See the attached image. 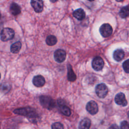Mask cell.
<instances>
[{
	"instance_id": "obj_1",
	"label": "cell",
	"mask_w": 129,
	"mask_h": 129,
	"mask_svg": "<svg viewBox=\"0 0 129 129\" xmlns=\"http://www.w3.org/2000/svg\"><path fill=\"white\" fill-rule=\"evenodd\" d=\"M14 113L18 115L26 116L29 119L30 121L35 122L38 118V115L36 110L30 107H25L20 108H17L14 110Z\"/></svg>"
},
{
	"instance_id": "obj_2",
	"label": "cell",
	"mask_w": 129,
	"mask_h": 129,
	"mask_svg": "<svg viewBox=\"0 0 129 129\" xmlns=\"http://www.w3.org/2000/svg\"><path fill=\"white\" fill-rule=\"evenodd\" d=\"M39 101L41 106L47 109H52L55 106L54 101L50 96H41L39 98Z\"/></svg>"
},
{
	"instance_id": "obj_3",
	"label": "cell",
	"mask_w": 129,
	"mask_h": 129,
	"mask_svg": "<svg viewBox=\"0 0 129 129\" xmlns=\"http://www.w3.org/2000/svg\"><path fill=\"white\" fill-rule=\"evenodd\" d=\"M15 36L14 30L9 27L4 28L1 34V40L2 41L5 42L11 40Z\"/></svg>"
},
{
	"instance_id": "obj_4",
	"label": "cell",
	"mask_w": 129,
	"mask_h": 129,
	"mask_svg": "<svg viewBox=\"0 0 129 129\" xmlns=\"http://www.w3.org/2000/svg\"><path fill=\"white\" fill-rule=\"evenodd\" d=\"M108 89L107 86L104 83L98 84L95 87V92L100 98H104L107 95Z\"/></svg>"
},
{
	"instance_id": "obj_5",
	"label": "cell",
	"mask_w": 129,
	"mask_h": 129,
	"mask_svg": "<svg viewBox=\"0 0 129 129\" xmlns=\"http://www.w3.org/2000/svg\"><path fill=\"white\" fill-rule=\"evenodd\" d=\"M99 32L103 37H108L111 35L113 32V29L110 24L104 23L100 26Z\"/></svg>"
},
{
	"instance_id": "obj_6",
	"label": "cell",
	"mask_w": 129,
	"mask_h": 129,
	"mask_svg": "<svg viewBox=\"0 0 129 129\" xmlns=\"http://www.w3.org/2000/svg\"><path fill=\"white\" fill-rule=\"evenodd\" d=\"M104 65L103 59L100 56L95 57L92 61V67L96 71H101Z\"/></svg>"
},
{
	"instance_id": "obj_7",
	"label": "cell",
	"mask_w": 129,
	"mask_h": 129,
	"mask_svg": "<svg viewBox=\"0 0 129 129\" xmlns=\"http://www.w3.org/2000/svg\"><path fill=\"white\" fill-rule=\"evenodd\" d=\"M67 53L66 52L61 49H58L54 52V60L58 63L63 62L66 58Z\"/></svg>"
},
{
	"instance_id": "obj_8",
	"label": "cell",
	"mask_w": 129,
	"mask_h": 129,
	"mask_svg": "<svg viewBox=\"0 0 129 129\" xmlns=\"http://www.w3.org/2000/svg\"><path fill=\"white\" fill-rule=\"evenodd\" d=\"M86 108L87 111L92 115L96 114L98 111L97 103L93 100H91L87 103Z\"/></svg>"
},
{
	"instance_id": "obj_9",
	"label": "cell",
	"mask_w": 129,
	"mask_h": 129,
	"mask_svg": "<svg viewBox=\"0 0 129 129\" xmlns=\"http://www.w3.org/2000/svg\"><path fill=\"white\" fill-rule=\"evenodd\" d=\"M114 100L115 103L118 105L125 106L127 105V101L125 98V96L122 92H119L115 95Z\"/></svg>"
},
{
	"instance_id": "obj_10",
	"label": "cell",
	"mask_w": 129,
	"mask_h": 129,
	"mask_svg": "<svg viewBox=\"0 0 129 129\" xmlns=\"http://www.w3.org/2000/svg\"><path fill=\"white\" fill-rule=\"evenodd\" d=\"M31 5L36 13H41L43 10V2L42 0H31Z\"/></svg>"
},
{
	"instance_id": "obj_11",
	"label": "cell",
	"mask_w": 129,
	"mask_h": 129,
	"mask_svg": "<svg viewBox=\"0 0 129 129\" xmlns=\"http://www.w3.org/2000/svg\"><path fill=\"white\" fill-rule=\"evenodd\" d=\"M33 85L37 87H42L45 83L44 78L41 75H37L34 77L32 80Z\"/></svg>"
},
{
	"instance_id": "obj_12",
	"label": "cell",
	"mask_w": 129,
	"mask_h": 129,
	"mask_svg": "<svg viewBox=\"0 0 129 129\" xmlns=\"http://www.w3.org/2000/svg\"><path fill=\"white\" fill-rule=\"evenodd\" d=\"M91 124V120L88 118H84L82 119L79 124V129H90Z\"/></svg>"
},
{
	"instance_id": "obj_13",
	"label": "cell",
	"mask_w": 129,
	"mask_h": 129,
	"mask_svg": "<svg viewBox=\"0 0 129 129\" xmlns=\"http://www.w3.org/2000/svg\"><path fill=\"white\" fill-rule=\"evenodd\" d=\"M73 15L78 20H82L85 18L86 14L83 9L80 8L75 10L73 13Z\"/></svg>"
},
{
	"instance_id": "obj_14",
	"label": "cell",
	"mask_w": 129,
	"mask_h": 129,
	"mask_svg": "<svg viewBox=\"0 0 129 129\" xmlns=\"http://www.w3.org/2000/svg\"><path fill=\"white\" fill-rule=\"evenodd\" d=\"M124 56V51L120 48L117 49L113 52V57L114 60L117 61H119L121 60Z\"/></svg>"
},
{
	"instance_id": "obj_15",
	"label": "cell",
	"mask_w": 129,
	"mask_h": 129,
	"mask_svg": "<svg viewBox=\"0 0 129 129\" xmlns=\"http://www.w3.org/2000/svg\"><path fill=\"white\" fill-rule=\"evenodd\" d=\"M10 10L11 13L12 15L14 16H16L19 15L21 13V9L18 4L14 2V3H12L10 5Z\"/></svg>"
},
{
	"instance_id": "obj_16",
	"label": "cell",
	"mask_w": 129,
	"mask_h": 129,
	"mask_svg": "<svg viewBox=\"0 0 129 129\" xmlns=\"http://www.w3.org/2000/svg\"><path fill=\"white\" fill-rule=\"evenodd\" d=\"M68 80L70 82H74L76 80L77 77L74 73L71 64H69L68 65Z\"/></svg>"
},
{
	"instance_id": "obj_17",
	"label": "cell",
	"mask_w": 129,
	"mask_h": 129,
	"mask_svg": "<svg viewBox=\"0 0 129 129\" xmlns=\"http://www.w3.org/2000/svg\"><path fill=\"white\" fill-rule=\"evenodd\" d=\"M22 47V44L20 41L16 42L12 44L10 47V50L13 53H17L19 52Z\"/></svg>"
},
{
	"instance_id": "obj_18",
	"label": "cell",
	"mask_w": 129,
	"mask_h": 129,
	"mask_svg": "<svg viewBox=\"0 0 129 129\" xmlns=\"http://www.w3.org/2000/svg\"><path fill=\"white\" fill-rule=\"evenodd\" d=\"M119 15L121 18H126L129 16V6L122 7L119 12Z\"/></svg>"
},
{
	"instance_id": "obj_19",
	"label": "cell",
	"mask_w": 129,
	"mask_h": 129,
	"mask_svg": "<svg viewBox=\"0 0 129 129\" xmlns=\"http://www.w3.org/2000/svg\"><path fill=\"white\" fill-rule=\"evenodd\" d=\"M57 40L56 37L55 36L52 35H50L46 37V40H45L46 43L48 46L54 45L57 43Z\"/></svg>"
},
{
	"instance_id": "obj_20",
	"label": "cell",
	"mask_w": 129,
	"mask_h": 129,
	"mask_svg": "<svg viewBox=\"0 0 129 129\" xmlns=\"http://www.w3.org/2000/svg\"><path fill=\"white\" fill-rule=\"evenodd\" d=\"M60 111L63 115L67 116H69L71 114V110L70 108L68 106L64 105H60Z\"/></svg>"
},
{
	"instance_id": "obj_21",
	"label": "cell",
	"mask_w": 129,
	"mask_h": 129,
	"mask_svg": "<svg viewBox=\"0 0 129 129\" xmlns=\"http://www.w3.org/2000/svg\"><path fill=\"white\" fill-rule=\"evenodd\" d=\"M11 89L10 85L7 83H3L0 84V91L4 93H7Z\"/></svg>"
},
{
	"instance_id": "obj_22",
	"label": "cell",
	"mask_w": 129,
	"mask_h": 129,
	"mask_svg": "<svg viewBox=\"0 0 129 129\" xmlns=\"http://www.w3.org/2000/svg\"><path fill=\"white\" fill-rule=\"evenodd\" d=\"M51 129H63V125L60 122H54L51 125Z\"/></svg>"
},
{
	"instance_id": "obj_23",
	"label": "cell",
	"mask_w": 129,
	"mask_h": 129,
	"mask_svg": "<svg viewBox=\"0 0 129 129\" xmlns=\"http://www.w3.org/2000/svg\"><path fill=\"white\" fill-rule=\"evenodd\" d=\"M122 68L125 73H129V59L125 60L123 62Z\"/></svg>"
},
{
	"instance_id": "obj_24",
	"label": "cell",
	"mask_w": 129,
	"mask_h": 129,
	"mask_svg": "<svg viewBox=\"0 0 129 129\" xmlns=\"http://www.w3.org/2000/svg\"><path fill=\"white\" fill-rule=\"evenodd\" d=\"M120 129H129V124L126 120H123L120 123Z\"/></svg>"
},
{
	"instance_id": "obj_25",
	"label": "cell",
	"mask_w": 129,
	"mask_h": 129,
	"mask_svg": "<svg viewBox=\"0 0 129 129\" xmlns=\"http://www.w3.org/2000/svg\"><path fill=\"white\" fill-rule=\"evenodd\" d=\"M108 129H119L118 126L115 124H113L112 125H111Z\"/></svg>"
},
{
	"instance_id": "obj_26",
	"label": "cell",
	"mask_w": 129,
	"mask_h": 129,
	"mask_svg": "<svg viewBox=\"0 0 129 129\" xmlns=\"http://www.w3.org/2000/svg\"><path fill=\"white\" fill-rule=\"evenodd\" d=\"M51 3H55L56 2H57L58 0H49Z\"/></svg>"
},
{
	"instance_id": "obj_27",
	"label": "cell",
	"mask_w": 129,
	"mask_h": 129,
	"mask_svg": "<svg viewBox=\"0 0 129 129\" xmlns=\"http://www.w3.org/2000/svg\"><path fill=\"white\" fill-rule=\"evenodd\" d=\"M3 29H4V28H3L1 26H0V35H1V33H2V32L3 30Z\"/></svg>"
},
{
	"instance_id": "obj_28",
	"label": "cell",
	"mask_w": 129,
	"mask_h": 129,
	"mask_svg": "<svg viewBox=\"0 0 129 129\" xmlns=\"http://www.w3.org/2000/svg\"><path fill=\"white\" fill-rule=\"evenodd\" d=\"M116 1H117V2H122V1H123L124 0H115Z\"/></svg>"
},
{
	"instance_id": "obj_29",
	"label": "cell",
	"mask_w": 129,
	"mask_h": 129,
	"mask_svg": "<svg viewBox=\"0 0 129 129\" xmlns=\"http://www.w3.org/2000/svg\"><path fill=\"white\" fill-rule=\"evenodd\" d=\"M127 117H128V118H129V111H128V112H127Z\"/></svg>"
},
{
	"instance_id": "obj_30",
	"label": "cell",
	"mask_w": 129,
	"mask_h": 129,
	"mask_svg": "<svg viewBox=\"0 0 129 129\" xmlns=\"http://www.w3.org/2000/svg\"><path fill=\"white\" fill-rule=\"evenodd\" d=\"M88 1H90V2H92V1H94V0H88Z\"/></svg>"
},
{
	"instance_id": "obj_31",
	"label": "cell",
	"mask_w": 129,
	"mask_h": 129,
	"mask_svg": "<svg viewBox=\"0 0 129 129\" xmlns=\"http://www.w3.org/2000/svg\"><path fill=\"white\" fill-rule=\"evenodd\" d=\"M1 13H0V19H1Z\"/></svg>"
},
{
	"instance_id": "obj_32",
	"label": "cell",
	"mask_w": 129,
	"mask_h": 129,
	"mask_svg": "<svg viewBox=\"0 0 129 129\" xmlns=\"http://www.w3.org/2000/svg\"><path fill=\"white\" fill-rule=\"evenodd\" d=\"M1 73H0V79H1Z\"/></svg>"
}]
</instances>
